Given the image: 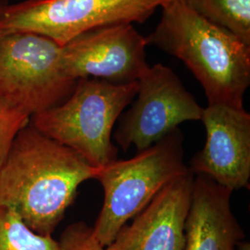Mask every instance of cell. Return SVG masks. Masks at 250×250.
I'll return each mask as SVG.
<instances>
[{
  "label": "cell",
  "mask_w": 250,
  "mask_h": 250,
  "mask_svg": "<svg viewBox=\"0 0 250 250\" xmlns=\"http://www.w3.org/2000/svg\"><path fill=\"white\" fill-rule=\"evenodd\" d=\"M99 168L29 124L0 167V206L41 235H52L83 182Z\"/></svg>",
  "instance_id": "1"
},
{
  "label": "cell",
  "mask_w": 250,
  "mask_h": 250,
  "mask_svg": "<svg viewBox=\"0 0 250 250\" xmlns=\"http://www.w3.org/2000/svg\"><path fill=\"white\" fill-rule=\"evenodd\" d=\"M159 24L147 36L154 45L186 64L205 92L208 105L244 107L250 85V45L188 8L184 0L161 7Z\"/></svg>",
  "instance_id": "2"
},
{
  "label": "cell",
  "mask_w": 250,
  "mask_h": 250,
  "mask_svg": "<svg viewBox=\"0 0 250 250\" xmlns=\"http://www.w3.org/2000/svg\"><path fill=\"white\" fill-rule=\"evenodd\" d=\"M137 90L138 82L113 84L93 78L79 79L68 99L31 117L30 124L80 154L91 166L101 168L117 160L113 127L134 101Z\"/></svg>",
  "instance_id": "3"
},
{
  "label": "cell",
  "mask_w": 250,
  "mask_h": 250,
  "mask_svg": "<svg viewBox=\"0 0 250 250\" xmlns=\"http://www.w3.org/2000/svg\"><path fill=\"white\" fill-rule=\"evenodd\" d=\"M189 170L184 161V135L179 128L133 158L99 168L95 179L102 186L104 200L93 227L99 244L107 248L124 225L171 181Z\"/></svg>",
  "instance_id": "4"
},
{
  "label": "cell",
  "mask_w": 250,
  "mask_h": 250,
  "mask_svg": "<svg viewBox=\"0 0 250 250\" xmlns=\"http://www.w3.org/2000/svg\"><path fill=\"white\" fill-rule=\"evenodd\" d=\"M172 0H24L0 10V36L30 32L62 46L83 32L114 24H142Z\"/></svg>",
  "instance_id": "5"
},
{
  "label": "cell",
  "mask_w": 250,
  "mask_h": 250,
  "mask_svg": "<svg viewBox=\"0 0 250 250\" xmlns=\"http://www.w3.org/2000/svg\"><path fill=\"white\" fill-rule=\"evenodd\" d=\"M61 49L36 33L0 36V99L30 117L65 101L77 81L63 72Z\"/></svg>",
  "instance_id": "6"
},
{
  "label": "cell",
  "mask_w": 250,
  "mask_h": 250,
  "mask_svg": "<svg viewBox=\"0 0 250 250\" xmlns=\"http://www.w3.org/2000/svg\"><path fill=\"white\" fill-rule=\"evenodd\" d=\"M135 101L122 118L113 140L124 151L137 152L157 143L189 121H200L204 107L168 66H150L138 80Z\"/></svg>",
  "instance_id": "7"
},
{
  "label": "cell",
  "mask_w": 250,
  "mask_h": 250,
  "mask_svg": "<svg viewBox=\"0 0 250 250\" xmlns=\"http://www.w3.org/2000/svg\"><path fill=\"white\" fill-rule=\"evenodd\" d=\"M146 45L145 36L133 24L98 27L62 46L61 66L73 80L93 78L127 84L138 82L150 67Z\"/></svg>",
  "instance_id": "8"
},
{
  "label": "cell",
  "mask_w": 250,
  "mask_h": 250,
  "mask_svg": "<svg viewBox=\"0 0 250 250\" xmlns=\"http://www.w3.org/2000/svg\"><path fill=\"white\" fill-rule=\"evenodd\" d=\"M200 121L205 146L193 157L189 170L232 191L250 188V113L244 107L208 105Z\"/></svg>",
  "instance_id": "9"
},
{
  "label": "cell",
  "mask_w": 250,
  "mask_h": 250,
  "mask_svg": "<svg viewBox=\"0 0 250 250\" xmlns=\"http://www.w3.org/2000/svg\"><path fill=\"white\" fill-rule=\"evenodd\" d=\"M195 174L189 170L168 184L126 224L105 250H183L185 223Z\"/></svg>",
  "instance_id": "10"
},
{
  "label": "cell",
  "mask_w": 250,
  "mask_h": 250,
  "mask_svg": "<svg viewBox=\"0 0 250 250\" xmlns=\"http://www.w3.org/2000/svg\"><path fill=\"white\" fill-rule=\"evenodd\" d=\"M232 193L211 179L195 177L183 250H235L245 232L232 213Z\"/></svg>",
  "instance_id": "11"
},
{
  "label": "cell",
  "mask_w": 250,
  "mask_h": 250,
  "mask_svg": "<svg viewBox=\"0 0 250 250\" xmlns=\"http://www.w3.org/2000/svg\"><path fill=\"white\" fill-rule=\"evenodd\" d=\"M189 9L250 45V0H184Z\"/></svg>",
  "instance_id": "12"
},
{
  "label": "cell",
  "mask_w": 250,
  "mask_h": 250,
  "mask_svg": "<svg viewBox=\"0 0 250 250\" xmlns=\"http://www.w3.org/2000/svg\"><path fill=\"white\" fill-rule=\"evenodd\" d=\"M0 250H59V243L34 232L15 211L0 206Z\"/></svg>",
  "instance_id": "13"
},
{
  "label": "cell",
  "mask_w": 250,
  "mask_h": 250,
  "mask_svg": "<svg viewBox=\"0 0 250 250\" xmlns=\"http://www.w3.org/2000/svg\"><path fill=\"white\" fill-rule=\"evenodd\" d=\"M31 117L0 99V167L17 134L30 124Z\"/></svg>",
  "instance_id": "14"
},
{
  "label": "cell",
  "mask_w": 250,
  "mask_h": 250,
  "mask_svg": "<svg viewBox=\"0 0 250 250\" xmlns=\"http://www.w3.org/2000/svg\"><path fill=\"white\" fill-rule=\"evenodd\" d=\"M58 243L59 250H105L97 240L93 227L83 222L67 226Z\"/></svg>",
  "instance_id": "15"
},
{
  "label": "cell",
  "mask_w": 250,
  "mask_h": 250,
  "mask_svg": "<svg viewBox=\"0 0 250 250\" xmlns=\"http://www.w3.org/2000/svg\"><path fill=\"white\" fill-rule=\"evenodd\" d=\"M9 0H0V10L2 9V7L4 6V4L6 3V2H8Z\"/></svg>",
  "instance_id": "16"
}]
</instances>
